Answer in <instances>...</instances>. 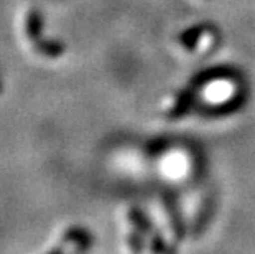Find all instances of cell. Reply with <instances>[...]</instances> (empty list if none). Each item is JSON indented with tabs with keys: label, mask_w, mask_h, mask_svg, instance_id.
Wrapping results in <instances>:
<instances>
[{
	"label": "cell",
	"mask_w": 255,
	"mask_h": 254,
	"mask_svg": "<svg viewBox=\"0 0 255 254\" xmlns=\"http://www.w3.org/2000/svg\"><path fill=\"white\" fill-rule=\"evenodd\" d=\"M40 26H41V18L38 13H31L28 20V31L31 36H36L40 33Z\"/></svg>",
	"instance_id": "obj_1"
}]
</instances>
